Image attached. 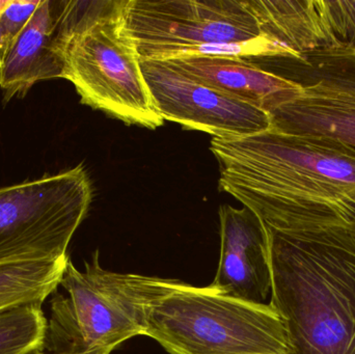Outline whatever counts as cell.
Here are the masks:
<instances>
[{
	"instance_id": "6da1fadb",
	"label": "cell",
	"mask_w": 355,
	"mask_h": 354,
	"mask_svg": "<svg viewBox=\"0 0 355 354\" xmlns=\"http://www.w3.org/2000/svg\"><path fill=\"white\" fill-rule=\"evenodd\" d=\"M219 186L279 232L355 226V149L322 135L271 127L238 139L213 137Z\"/></svg>"
},
{
	"instance_id": "7a4b0ae2",
	"label": "cell",
	"mask_w": 355,
	"mask_h": 354,
	"mask_svg": "<svg viewBox=\"0 0 355 354\" xmlns=\"http://www.w3.org/2000/svg\"><path fill=\"white\" fill-rule=\"evenodd\" d=\"M266 230L287 354H355V226Z\"/></svg>"
},
{
	"instance_id": "3957f363",
	"label": "cell",
	"mask_w": 355,
	"mask_h": 354,
	"mask_svg": "<svg viewBox=\"0 0 355 354\" xmlns=\"http://www.w3.org/2000/svg\"><path fill=\"white\" fill-rule=\"evenodd\" d=\"M123 1H68L60 23L64 77L81 102L126 124H164L144 77L141 58L126 33Z\"/></svg>"
},
{
	"instance_id": "277c9868",
	"label": "cell",
	"mask_w": 355,
	"mask_h": 354,
	"mask_svg": "<svg viewBox=\"0 0 355 354\" xmlns=\"http://www.w3.org/2000/svg\"><path fill=\"white\" fill-rule=\"evenodd\" d=\"M183 284L108 272L98 251L83 272L69 260L60 283L67 297L54 293L50 301L44 353L110 354L125 341L146 336L150 308Z\"/></svg>"
},
{
	"instance_id": "5b68a950",
	"label": "cell",
	"mask_w": 355,
	"mask_h": 354,
	"mask_svg": "<svg viewBox=\"0 0 355 354\" xmlns=\"http://www.w3.org/2000/svg\"><path fill=\"white\" fill-rule=\"evenodd\" d=\"M122 20L141 60L293 52L265 33L250 0H124Z\"/></svg>"
},
{
	"instance_id": "8992f818",
	"label": "cell",
	"mask_w": 355,
	"mask_h": 354,
	"mask_svg": "<svg viewBox=\"0 0 355 354\" xmlns=\"http://www.w3.org/2000/svg\"><path fill=\"white\" fill-rule=\"evenodd\" d=\"M146 337L170 354H287L285 326L270 303L184 283L149 310Z\"/></svg>"
},
{
	"instance_id": "52a82bcc",
	"label": "cell",
	"mask_w": 355,
	"mask_h": 354,
	"mask_svg": "<svg viewBox=\"0 0 355 354\" xmlns=\"http://www.w3.org/2000/svg\"><path fill=\"white\" fill-rule=\"evenodd\" d=\"M93 199L83 166L0 188V265L56 260L85 220Z\"/></svg>"
},
{
	"instance_id": "ba28073f",
	"label": "cell",
	"mask_w": 355,
	"mask_h": 354,
	"mask_svg": "<svg viewBox=\"0 0 355 354\" xmlns=\"http://www.w3.org/2000/svg\"><path fill=\"white\" fill-rule=\"evenodd\" d=\"M154 104L164 121L216 139H238L271 128L268 112L209 87L166 60H141Z\"/></svg>"
},
{
	"instance_id": "9c48e42d",
	"label": "cell",
	"mask_w": 355,
	"mask_h": 354,
	"mask_svg": "<svg viewBox=\"0 0 355 354\" xmlns=\"http://www.w3.org/2000/svg\"><path fill=\"white\" fill-rule=\"evenodd\" d=\"M220 255L211 287L234 299L265 303L271 292L270 253L266 227L248 208H219Z\"/></svg>"
},
{
	"instance_id": "30bf717a",
	"label": "cell",
	"mask_w": 355,
	"mask_h": 354,
	"mask_svg": "<svg viewBox=\"0 0 355 354\" xmlns=\"http://www.w3.org/2000/svg\"><path fill=\"white\" fill-rule=\"evenodd\" d=\"M66 0H41L35 14L0 57L4 101L26 95L39 81L64 77L60 23Z\"/></svg>"
},
{
	"instance_id": "8fae6325",
	"label": "cell",
	"mask_w": 355,
	"mask_h": 354,
	"mask_svg": "<svg viewBox=\"0 0 355 354\" xmlns=\"http://www.w3.org/2000/svg\"><path fill=\"white\" fill-rule=\"evenodd\" d=\"M192 78L270 114L296 85L245 58L194 56L166 60Z\"/></svg>"
},
{
	"instance_id": "7c38bea8",
	"label": "cell",
	"mask_w": 355,
	"mask_h": 354,
	"mask_svg": "<svg viewBox=\"0 0 355 354\" xmlns=\"http://www.w3.org/2000/svg\"><path fill=\"white\" fill-rule=\"evenodd\" d=\"M288 68L313 81L315 95L342 118L355 145V47L334 45L300 52L290 58Z\"/></svg>"
},
{
	"instance_id": "4fadbf2b",
	"label": "cell",
	"mask_w": 355,
	"mask_h": 354,
	"mask_svg": "<svg viewBox=\"0 0 355 354\" xmlns=\"http://www.w3.org/2000/svg\"><path fill=\"white\" fill-rule=\"evenodd\" d=\"M69 260L66 256L0 265V311L23 303H43L60 287Z\"/></svg>"
},
{
	"instance_id": "5bb4252c",
	"label": "cell",
	"mask_w": 355,
	"mask_h": 354,
	"mask_svg": "<svg viewBox=\"0 0 355 354\" xmlns=\"http://www.w3.org/2000/svg\"><path fill=\"white\" fill-rule=\"evenodd\" d=\"M43 303H23L0 311V354L44 351L47 319Z\"/></svg>"
},
{
	"instance_id": "9a60e30c",
	"label": "cell",
	"mask_w": 355,
	"mask_h": 354,
	"mask_svg": "<svg viewBox=\"0 0 355 354\" xmlns=\"http://www.w3.org/2000/svg\"><path fill=\"white\" fill-rule=\"evenodd\" d=\"M334 45L355 47V1H316Z\"/></svg>"
},
{
	"instance_id": "2e32d148",
	"label": "cell",
	"mask_w": 355,
	"mask_h": 354,
	"mask_svg": "<svg viewBox=\"0 0 355 354\" xmlns=\"http://www.w3.org/2000/svg\"><path fill=\"white\" fill-rule=\"evenodd\" d=\"M41 0H0V57L26 27Z\"/></svg>"
},
{
	"instance_id": "e0dca14e",
	"label": "cell",
	"mask_w": 355,
	"mask_h": 354,
	"mask_svg": "<svg viewBox=\"0 0 355 354\" xmlns=\"http://www.w3.org/2000/svg\"><path fill=\"white\" fill-rule=\"evenodd\" d=\"M31 354H46V353H44V351H35V353H33Z\"/></svg>"
}]
</instances>
